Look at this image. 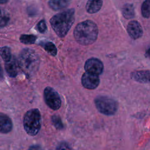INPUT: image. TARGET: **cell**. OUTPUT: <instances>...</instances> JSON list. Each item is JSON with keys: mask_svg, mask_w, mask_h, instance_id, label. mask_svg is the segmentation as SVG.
Here are the masks:
<instances>
[{"mask_svg": "<svg viewBox=\"0 0 150 150\" xmlns=\"http://www.w3.org/2000/svg\"><path fill=\"white\" fill-rule=\"evenodd\" d=\"M37 29L40 33H44L46 32L47 29V26L46 25V22L45 20H41L38 24H37Z\"/></svg>", "mask_w": 150, "mask_h": 150, "instance_id": "7402d4cb", "label": "cell"}, {"mask_svg": "<svg viewBox=\"0 0 150 150\" xmlns=\"http://www.w3.org/2000/svg\"><path fill=\"white\" fill-rule=\"evenodd\" d=\"M1 56L3 60L6 63L9 62L12 59L11 52L10 48L6 46L1 47Z\"/></svg>", "mask_w": 150, "mask_h": 150, "instance_id": "e0dca14e", "label": "cell"}, {"mask_svg": "<svg viewBox=\"0 0 150 150\" xmlns=\"http://www.w3.org/2000/svg\"><path fill=\"white\" fill-rule=\"evenodd\" d=\"M8 1V0H0V2H1V4H5V3H6Z\"/></svg>", "mask_w": 150, "mask_h": 150, "instance_id": "484cf974", "label": "cell"}, {"mask_svg": "<svg viewBox=\"0 0 150 150\" xmlns=\"http://www.w3.org/2000/svg\"><path fill=\"white\" fill-rule=\"evenodd\" d=\"M13 124L11 119L7 115L1 112L0 115V131L2 133L6 134L11 131Z\"/></svg>", "mask_w": 150, "mask_h": 150, "instance_id": "8fae6325", "label": "cell"}, {"mask_svg": "<svg viewBox=\"0 0 150 150\" xmlns=\"http://www.w3.org/2000/svg\"><path fill=\"white\" fill-rule=\"evenodd\" d=\"M40 45H41L44 48V49L50 55L53 56L56 55L57 49L55 45L52 42H42Z\"/></svg>", "mask_w": 150, "mask_h": 150, "instance_id": "2e32d148", "label": "cell"}, {"mask_svg": "<svg viewBox=\"0 0 150 150\" xmlns=\"http://www.w3.org/2000/svg\"><path fill=\"white\" fill-rule=\"evenodd\" d=\"M141 13L144 18H148L150 16V0H145L141 6Z\"/></svg>", "mask_w": 150, "mask_h": 150, "instance_id": "ac0fdd59", "label": "cell"}, {"mask_svg": "<svg viewBox=\"0 0 150 150\" xmlns=\"http://www.w3.org/2000/svg\"><path fill=\"white\" fill-rule=\"evenodd\" d=\"M39 63V56L33 50L29 48L22 50L19 55L18 64L27 76H32L37 72Z\"/></svg>", "mask_w": 150, "mask_h": 150, "instance_id": "3957f363", "label": "cell"}, {"mask_svg": "<svg viewBox=\"0 0 150 150\" xmlns=\"http://www.w3.org/2000/svg\"><path fill=\"white\" fill-rule=\"evenodd\" d=\"M70 1L71 0H49L48 4L53 10L59 11L69 6Z\"/></svg>", "mask_w": 150, "mask_h": 150, "instance_id": "5bb4252c", "label": "cell"}, {"mask_svg": "<svg viewBox=\"0 0 150 150\" xmlns=\"http://www.w3.org/2000/svg\"><path fill=\"white\" fill-rule=\"evenodd\" d=\"M131 78L139 83H150V70L134 71L131 73Z\"/></svg>", "mask_w": 150, "mask_h": 150, "instance_id": "30bf717a", "label": "cell"}, {"mask_svg": "<svg viewBox=\"0 0 150 150\" xmlns=\"http://www.w3.org/2000/svg\"><path fill=\"white\" fill-rule=\"evenodd\" d=\"M146 54L147 57L150 59V48H149V49L146 50Z\"/></svg>", "mask_w": 150, "mask_h": 150, "instance_id": "d4e9b609", "label": "cell"}, {"mask_svg": "<svg viewBox=\"0 0 150 150\" xmlns=\"http://www.w3.org/2000/svg\"><path fill=\"white\" fill-rule=\"evenodd\" d=\"M23 124L28 135H36L39 132L42 125V117L39 110L37 108L28 110L24 115Z\"/></svg>", "mask_w": 150, "mask_h": 150, "instance_id": "277c9868", "label": "cell"}, {"mask_svg": "<svg viewBox=\"0 0 150 150\" xmlns=\"http://www.w3.org/2000/svg\"><path fill=\"white\" fill-rule=\"evenodd\" d=\"M81 84L84 88L93 90L99 85L100 78L98 75L86 72L81 77Z\"/></svg>", "mask_w": 150, "mask_h": 150, "instance_id": "ba28073f", "label": "cell"}, {"mask_svg": "<svg viewBox=\"0 0 150 150\" xmlns=\"http://www.w3.org/2000/svg\"><path fill=\"white\" fill-rule=\"evenodd\" d=\"M52 121L53 125L56 128L58 129H62L63 128V124L61 118L57 115H54L52 117Z\"/></svg>", "mask_w": 150, "mask_h": 150, "instance_id": "ffe728a7", "label": "cell"}, {"mask_svg": "<svg viewBox=\"0 0 150 150\" xmlns=\"http://www.w3.org/2000/svg\"><path fill=\"white\" fill-rule=\"evenodd\" d=\"M18 66L16 60L14 57H12L11 61L7 62L5 64V69L8 76L11 77H15L18 73Z\"/></svg>", "mask_w": 150, "mask_h": 150, "instance_id": "7c38bea8", "label": "cell"}, {"mask_svg": "<svg viewBox=\"0 0 150 150\" xmlns=\"http://www.w3.org/2000/svg\"><path fill=\"white\" fill-rule=\"evenodd\" d=\"M84 69L86 72L96 75L101 74L104 69V66L101 60L97 58L88 59L85 63Z\"/></svg>", "mask_w": 150, "mask_h": 150, "instance_id": "52a82bcc", "label": "cell"}, {"mask_svg": "<svg viewBox=\"0 0 150 150\" xmlns=\"http://www.w3.org/2000/svg\"><path fill=\"white\" fill-rule=\"evenodd\" d=\"M74 9H69L54 15L50 20V23L54 32L60 38L64 37L73 25L75 16Z\"/></svg>", "mask_w": 150, "mask_h": 150, "instance_id": "7a4b0ae2", "label": "cell"}, {"mask_svg": "<svg viewBox=\"0 0 150 150\" xmlns=\"http://www.w3.org/2000/svg\"><path fill=\"white\" fill-rule=\"evenodd\" d=\"M98 28L95 22L86 20L77 25L74 30V37L77 42L81 45L93 43L98 36Z\"/></svg>", "mask_w": 150, "mask_h": 150, "instance_id": "6da1fadb", "label": "cell"}, {"mask_svg": "<svg viewBox=\"0 0 150 150\" xmlns=\"http://www.w3.org/2000/svg\"><path fill=\"white\" fill-rule=\"evenodd\" d=\"M28 150H43V149H42V148L39 145H34L30 146Z\"/></svg>", "mask_w": 150, "mask_h": 150, "instance_id": "cb8c5ba5", "label": "cell"}, {"mask_svg": "<svg viewBox=\"0 0 150 150\" xmlns=\"http://www.w3.org/2000/svg\"><path fill=\"white\" fill-rule=\"evenodd\" d=\"M9 19V15L6 13V12L2 11L1 16V24H0L1 26L3 27L5 26L8 22Z\"/></svg>", "mask_w": 150, "mask_h": 150, "instance_id": "44dd1931", "label": "cell"}, {"mask_svg": "<svg viewBox=\"0 0 150 150\" xmlns=\"http://www.w3.org/2000/svg\"><path fill=\"white\" fill-rule=\"evenodd\" d=\"M56 150H70V147L67 142H62L57 145Z\"/></svg>", "mask_w": 150, "mask_h": 150, "instance_id": "603a6c76", "label": "cell"}, {"mask_svg": "<svg viewBox=\"0 0 150 150\" xmlns=\"http://www.w3.org/2000/svg\"><path fill=\"white\" fill-rule=\"evenodd\" d=\"M122 13L123 16L126 19L133 18L135 16L134 8L132 4H125L122 9Z\"/></svg>", "mask_w": 150, "mask_h": 150, "instance_id": "9a60e30c", "label": "cell"}, {"mask_svg": "<svg viewBox=\"0 0 150 150\" xmlns=\"http://www.w3.org/2000/svg\"><path fill=\"white\" fill-rule=\"evenodd\" d=\"M43 97L46 104L53 110H58L62 104L60 97L58 93L53 88L47 87L43 92Z\"/></svg>", "mask_w": 150, "mask_h": 150, "instance_id": "8992f818", "label": "cell"}, {"mask_svg": "<svg viewBox=\"0 0 150 150\" xmlns=\"http://www.w3.org/2000/svg\"><path fill=\"white\" fill-rule=\"evenodd\" d=\"M36 38V36L33 35H22L19 39L24 44H33L35 42Z\"/></svg>", "mask_w": 150, "mask_h": 150, "instance_id": "d6986e66", "label": "cell"}, {"mask_svg": "<svg viewBox=\"0 0 150 150\" xmlns=\"http://www.w3.org/2000/svg\"><path fill=\"white\" fill-rule=\"evenodd\" d=\"M103 5V0H88L86 9L88 13H94L98 12Z\"/></svg>", "mask_w": 150, "mask_h": 150, "instance_id": "4fadbf2b", "label": "cell"}, {"mask_svg": "<svg viewBox=\"0 0 150 150\" xmlns=\"http://www.w3.org/2000/svg\"><path fill=\"white\" fill-rule=\"evenodd\" d=\"M94 103L98 111L106 115H114L118 107L115 100L105 96H97L94 100Z\"/></svg>", "mask_w": 150, "mask_h": 150, "instance_id": "5b68a950", "label": "cell"}, {"mask_svg": "<svg viewBox=\"0 0 150 150\" xmlns=\"http://www.w3.org/2000/svg\"><path fill=\"white\" fill-rule=\"evenodd\" d=\"M127 30L129 36L133 39H137L141 38L143 34L142 26L137 21H130L128 23Z\"/></svg>", "mask_w": 150, "mask_h": 150, "instance_id": "9c48e42d", "label": "cell"}]
</instances>
